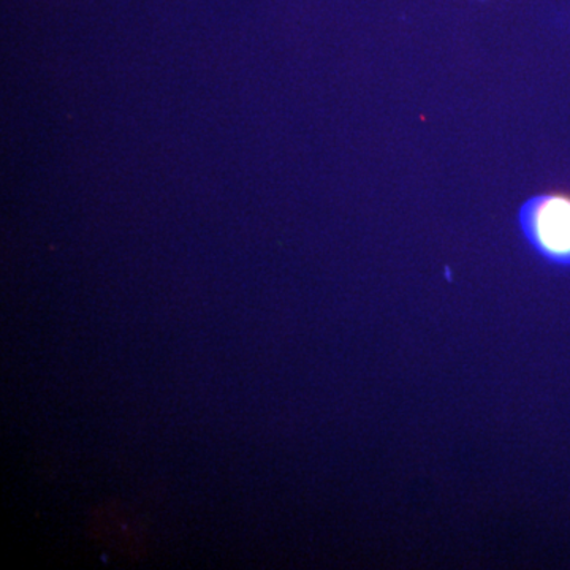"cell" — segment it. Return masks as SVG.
<instances>
[{"label":"cell","mask_w":570,"mask_h":570,"mask_svg":"<svg viewBox=\"0 0 570 570\" xmlns=\"http://www.w3.org/2000/svg\"><path fill=\"white\" fill-rule=\"evenodd\" d=\"M519 225L539 257L570 268V195L549 193L528 198L521 205Z\"/></svg>","instance_id":"cell-1"}]
</instances>
